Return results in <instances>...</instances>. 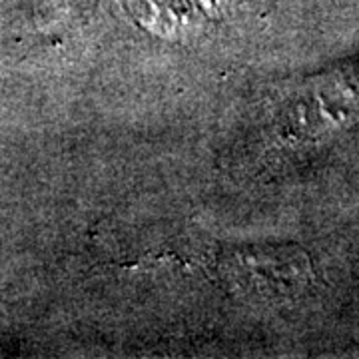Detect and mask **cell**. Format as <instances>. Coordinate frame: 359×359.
<instances>
[{
  "instance_id": "6da1fadb",
  "label": "cell",
  "mask_w": 359,
  "mask_h": 359,
  "mask_svg": "<svg viewBox=\"0 0 359 359\" xmlns=\"http://www.w3.org/2000/svg\"><path fill=\"white\" fill-rule=\"evenodd\" d=\"M218 269L230 292L278 302L302 294L313 278L309 256L294 244H250L224 250Z\"/></svg>"
},
{
  "instance_id": "7a4b0ae2",
  "label": "cell",
  "mask_w": 359,
  "mask_h": 359,
  "mask_svg": "<svg viewBox=\"0 0 359 359\" xmlns=\"http://www.w3.org/2000/svg\"><path fill=\"white\" fill-rule=\"evenodd\" d=\"M359 110V66L346 65L309 80L285 108L295 136H321L346 124Z\"/></svg>"
}]
</instances>
